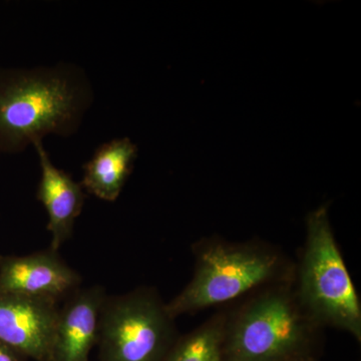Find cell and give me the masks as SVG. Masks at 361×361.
I'll return each instance as SVG.
<instances>
[{"label": "cell", "mask_w": 361, "mask_h": 361, "mask_svg": "<svg viewBox=\"0 0 361 361\" xmlns=\"http://www.w3.org/2000/svg\"><path fill=\"white\" fill-rule=\"evenodd\" d=\"M174 322L156 289L106 296L99 319V361H163L178 338Z\"/></svg>", "instance_id": "obj_5"}, {"label": "cell", "mask_w": 361, "mask_h": 361, "mask_svg": "<svg viewBox=\"0 0 361 361\" xmlns=\"http://www.w3.org/2000/svg\"><path fill=\"white\" fill-rule=\"evenodd\" d=\"M227 312L217 313L193 331L178 337L163 361H222Z\"/></svg>", "instance_id": "obj_11"}, {"label": "cell", "mask_w": 361, "mask_h": 361, "mask_svg": "<svg viewBox=\"0 0 361 361\" xmlns=\"http://www.w3.org/2000/svg\"><path fill=\"white\" fill-rule=\"evenodd\" d=\"M40 166L37 200L44 205L49 217L47 230L51 233L49 248L59 251L73 235L75 220L85 205V190L80 183L52 163L42 141L33 144Z\"/></svg>", "instance_id": "obj_9"}, {"label": "cell", "mask_w": 361, "mask_h": 361, "mask_svg": "<svg viewBox=\"0 0 361 361\" xmlns=\"http://www.w3.org/2000/svg\"><path fill=\"white\" fill-rule=\"evenodd\" d=\"M80 275L54 249L0 255V291L59 303L80 288Z\"/></svg>", "instance_id": "obj_6"}, {"label": "cell", "mask_w": 361, "mask_h": 361, "mask_svg": "<svg viewBox=\"0 0 361 361\" xmlns=\"http://www.w3.org/2000/svg\"><path fill=\"white\" fill-rule=\"evenodd\" d=\"M0 361H30L20 351L0 341Z\"/></svg>", "instance_id": "obj_12"}, {"label": "cell", "mask_w": 361, "mask_h": 361, "mask_svg": "<svg viewBox=\"0 0 361 361\" xmlns=\"http://www.w3.org/2000/svg\"><path fill=\"white\" fill-rule=\"evenodd\" d=\"M137 154V146L129 137L104 142L85 164L80 185L101 200L116 201L132 173Z\"/></svg>", "instance_id": "obj_10"}, {"label": "cell", "mask_w": 361, "mask_h": 361, "mask_svg": "<svg viewBox=\"0 0 361 361\" xmlns=\"http://www.w3.org/2000/svg\"><path fill=\"white\" fill-rule=\"evenodd\" d=\"M106 293L103 287L78 288L59 307L49 361H89L97 344Z\"/></svg>", "instance_id": "obj_8"}, {"label": "cell", "mask_w": 361, "mask_h": 361, "mask_svg": "<svg viewBox=\"0 0 361 361\" xmlns=\"http://www.w3.org/2000/svg\"><path fill=\"white\" fill-rule=\"evenodd\" d=\"M94 99L77 63L0 68V154L21 153L47 135L77 134Z\"/></svg>", "instance_id": "obj_1"}, {"label": "cell", "mask_w": 361, "mask_h": 361, "mask_svg": "<svg viewBox=\"0 0 361 361\" xmlns=\"http://www.w3.org/2000/svg\"><path fill=\"white\" fill-rule=\"evenodd\" d=\"M297 361H318L317 357H308L304 358V360H297Z\"/></svg>", "instance_id": "obj_13"}, {"label": "cell", "mask_w": 361, "mask_h": 361, "mask_svg": "<svg viewBox=\"0 0 361 361\" xmlns=\"http://www.w3.org/2000/svg\"><path fill=\"white\" fill-rule=\"evenodd\" d=\"M59 303L0 291V341L28 360L49 361Z\"/></svg>", "instance_id": "obj_7"}, {"label": "cell", "mask_w": 361, "mask_h": 361, "mask_svg": "<svg viewBox=\"0 0 361 361\" xmlns=\"http://www.w3.org/2000/svg\"><path fill=\"white\" fill-rule=\"evenodd\" d=\"M293 287L304 312L319 329L343 330L361 342L360 301L330 226L327 206L308 215Z\"/></svg>", "instance_id": "obj_4"}, {"label": "cell", "mask_w": 361, "mask_h": 361, "mask_svg": "<svg viewBox=\"0 0 361 361\" xmlns=\"http://www.w3.org/2000/svg\"><path fill=\"white\" fill-rule=\"evenodd\" d=\"M320 329L297 300L293 280L269 285L228 311L222 361L316 357Z\"/></svg>", "instance_id": "obj_2"}, {"label": "cell", "mask_w": 361, "mask_h": 361, "mask_svg": "<svg viewBox=\"0 0 361 361\" xmlns=\"http://www.w3.org/2000/svg\"><path fill=\"white\" fill-rule=\"evenodd\" d=\"M194 256L191 281L166 303L173 319L294 279L295 265L277 248L260 241L202 240L194 245Z\"/></svg>", "instance_id": "obj_3"}]
</instances>
